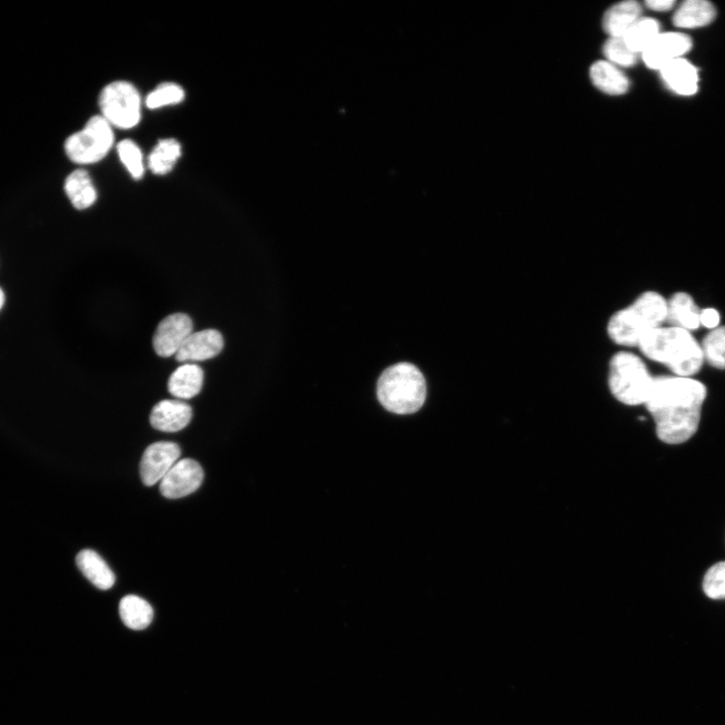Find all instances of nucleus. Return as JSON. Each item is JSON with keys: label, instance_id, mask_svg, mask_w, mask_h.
Returning a JSON list of instances; mask_svg holds the SVG:
<instances>
[{"label": "nucleus", "instance_id": "obj_1", "mask_svg": "<svg viewBox=\"0 0 725 725\" xmlns=\"http://www.w3.org/2000/svg\"><path fill=\"white\" fill-rule=\"evenodd\" d=\"M705 398L706 388L697 380L656 377L645 406L655 421L658 439L669 445L689 441L698 429Z\"/></svg>", "mask_w": 725, "mask_h": 725}, {"label": "nucleus", "instance_id": "obj_2", "mask_svg": "<svg viewBox=\"0 0 725 725\" xmlns=\"http://www.w3.org/2000/svg\"><path fill=\"white\" fill-rule=\"evenodd\" d=\"M638 348L646 358L667 366L679 377L691 378L704 362L702 348L691 333L673 326L652 331Z\"/></svg>", "mask_w": 725, "mask_h": 725}, {"label": "nucleus", "instance_id": "obj_3", "mask_svg": "<svg viewBox=\"0 0 725 725\" xmlns=\"http://www.w3.org/2000/svg\"><path fill=\"white\" fill-rule=\"evenodd\" d=\"M668 320V302L656 292H646L608 322L610 340L623 347H638L652 331Z\"/></svg>", "mask_w": 725, "mask_h": 725}, {"label": "nucleus", "instance_id": "obj_4", "mask_svg": "<svg viewBox=\"0 0 725 725\" xmlns=\"http://www.w3.org/2000/svg\"><path fill=\"white\" fill-rule=\"evenodd\" d=\"M377 394L388 411L411 414L425 402L426 382L414 365L399 363L383 372L378 381Z\"/></svg>", "mask_w": 725, "mask_h": 725}, {"label": "nucleus", "instance_id": "obj_5", "mask_svg": "<svg viewBox=\"0 0 725 725\" xmlns=\"http://www.w3.org/2000/svg\"><path fill=\"white\" fill-rule=\"evenodd\" d=\"M653 377L645 362L628 351L616 353L609 364L608 385L616 400L628 406L645 405Z\"/></svg>", "mask_w": 725, "mask_h": 725}, {"label": "nucleus", "instance_id": "obj_6", "mask_svg": "<svg viewBox=\"0 0 725 725\" xmlns=\"http://www.w3.org/2000/svg\"><path fill=\"white\" fill-rule=\"evenodd\" d=\"M114 142L111 125L102 117H92L85 127L65 142L68 158L79 165L95 164L110 152Z\"/></svg>", "mask_w": 725, "mask_h": 725}, {"label": "nucleus", "instance_id": "obj_7", "mask_svg": "<svg viewBox=\"0 0 725 725\" xmlns=\"http://www.w3.org/2000/svg\"><path fill=\"white\" fill-rule=\"evenodd\" d=\"M103 118L111 125L130 129L140 121V95L128 82L117 81L106 86L99 99Z\"/></svg>", "mask_w": 725, "mask_h": 725}, {"label": "nucleus", "instance_id": "obj_8", "mask_svg": "<svg viewBox=\"0 0 725 725\" xmlns=\"http://www.w3.org/2000/svg\"><path fill=\"white\" fill-rule=\"evenodd\" d=\"M181 449L177 444L160 442L145 450L140 462V477L145 486L161 482L179 462Z\"/></svg>", "mask_w": 725, "mask_h": 725}, {"label": "nucleus", "instance_id": "obj_9", "mask_svg": "<svg viewBox=\"0 0 725 725\" xmlns=\"http://www.w3.org/2000/svg\"><path fill=\"white\" fill-rule=\"evenodd\" d=\"M204 480L200 464L192 459L179 461L160 482V490L168 499H181L196 492Z\"/></svg>", "mask_w": 725, "mask_h": 725}, {"label": "nucleus", "instance_id": "obj_10", "mask_svg": "<svg viewBox=\"0 0 725 725\" xmlns=\"http://www.w3.org/2000/svg\"><path fill=\"white\" fill-rule=\"evenodd\" d=\"M194 332L192 319L185 314H173L164 319L154 336V348L160 357L176 356Z\"/></svg>", "mask_w": 725, "mask_h": 725}, {"label": "nucleus", "instance_id": "obj_11", "mask_svg": "<svg viewBox=\"0 0 725 725\" xmlns=\"http://www.w3.org/2000/svg\"><path fill=\"white\" fill-rule=\"evenodd\" d=\"M691 48L692 41L688 36L679 33H661L642 57L648 68L660 71L673 61L681 59Z\"/></svg>", "mask_w": 725, "mask_h": 725}, {"label": "nucleus", "instance_id": "obj_12", "mask_svg": "<svg viewBox=\"0 0 725 725\" xmlns=\"http://www.w3.org/2000/svg\"><path fill=\"white\" fill-rule=\"evenodd\" d=\"M224 348V339L217 330L192 333L186 340L176 359L182 363L202 362L217 357Z\"/></svg>", "mask_w": 725, "mask_h": 725}, {"label": "nucleus", "instance_id": "obj_13", "mask_svg": "<svg viewBox=\"0 0 725 725\" xmlns=\"http://www.w3.org/2000/svg\"><path fill=\"white\" fill-rule=\"evenodd\" d=\"M193 417V409L180 400L159 402L151 414L152 425L164 432H178L188 426Z\"/></svg>", "mask_w": 725, "mask_h": 725}, {"label": "nucleus", "instance_id": "obj_14", "mask_svg": "<svg viewBox=\"0 0 725 725\" xmlns=\"http://www.w3.org/2000/svg\"><path fill=\"white\" fill-rule=\"evenodd\" d=\"M660 72L665 84L676 94L691 96L697 92L698 72L688 61L678 59L665 66Z\"/></svg>", "mask_w": 725, "mask_h": 725}, {"label": "nucleus", "instance_id": "obj_15", "mask_svg": "<svg viewBox=\"0 0 725 725\" xmlns=\"http://www.w3.org/2000/svg\"><path fill=\"white\" fill-rule=\"evenodd\" d=\"M76 562L81 572L97 589L107 591L114 586L115 575L97 552L83 550L78 554Z\"/></svg>", "mask_w": 725, "mask_h": 725}, {"label": "nucleus", "instance_id": "obj_16", "mask_svg": "<svg viewBox=\"0 0 725 725\" xmlns=\"http://www.w3.org/2000/svg\"><path fill=\"white\" fill-rule=\"evenodd\" d=\"M203 383V369L196 364H185L171 375L169 391L176 398L191 399L201 392Z\"/></svg>", "mask_w": 725, "mask_h": 725}, {"label": "nucleus", "instance_id": "obj_17", "mask_svg": "<svg viewBox=\"0 0 725 725\" xmlns=\"http://www.w3.org/2000/svg\"><path fill=\"white\" fill-rule=\"evenodd\" d=\"M642 8L636 2H624L611 8L604 18V29L611 38H624L640 20Z\"/></svg>", "mask_w": 725, "mask_h": 725}, {"label": "nucleus", "instance_id": "obj_18", "mask_svg": "<svg viewBox=\"0 0 725 725\" xmlns=\"http://www.w3.org/2000/svg\"><path fill=\"white\" fill-rule=\"evenodd\" d=\"M714 7L705 0H688L677 10L673 23L680 29H698L708 26L715 19Z\"/></svg>", "mask_w": 725, "mask_h": 725}, {"label": "nucleus", "instance_id": "obj_19", "mask_svg": "<svg viewBox=\"0 0 725 725\" xmlns=\"http://www.w3.org/2000/svg\"><path fill=\"white\" fill-rule=\"evenodd\" d=\"M590 74L594 85L606 94L619 96L627 93L630 88L626 75L610 62L595 63Z\"/></svg>", "mask_w": 725, "mask_h": 725}, {"label": "nucleus", "instance_id": "obj_20", "mask_svg": "<svg viewBox=\"0 0 725 725\" xmlns=\"http://www.w3.org/2000/svg\"><path fill=\"white\" fill-rule=\"evenodd\" d=\"M700 313L689 295L678 293L668 302L667 321H670L673 327L691 332L701 326Z\"/></svg>", "mask_w": 725, "mask_h": 725}, {"label": "nucleus", "instance_id": "obj_21", "mask_svg": "<svg viewBox=\"0 0 725 725\" xmlns=\"http://www.w3.org/2000/svg\"><path fill=\"white\" fill-rule=\"evenodd\" d=\"M119 615L123 624L134 631L147 629L154 620L152 606L137 596H126L121 600Z\"/></svg>", "mask_w": 725, "mask_h": 725}, {"label": "nucleus", "instance_id": "obj_22", "mask_svg": "<svg viewBox=\"0 0 725 725\" xmlns=\"http://www.w3.org/2000/svg\"><path fill=\"white\" fill-rule=\"evenodd\" d=\"M65 192L78 210L90 208L97 200V191L89 174L84 170H77L68 176L65 182Z\"/></svg>", "mask_w": 725, "mask_h": 725}, {"label": "nucleus", "instance_id": "obj_23", "mask_svg": "<svg viewBox=\"0 0 725 725\" xmlns=\"http://www.w3.org/2000/svg\"><path fill=\"white\" fill-rule=\"evenodd\" d=\"M182 156L181 144L173 138L161 140L149 158L151 171L164 176L169 174Z\"/></svg>", "mask_w": 725, "mask_h": 725}, {"label": "nucleus", "instance_id": "obj_24", "mask_svg": "<svg viewBox=\"0 0 725 725\" xmlns=\"http://www.w3.org/2000/svg\"><path fill=\"white\" fill-rule=\"evenodd\" d=\"M660 24L652 19H640L624 36L629 49L643 54L660 35Z\"/></svg>", "mask_w": 725, "mask_h": 725}, {"label": "nucleus", "instance_id": "obj_25", "mask_svg": "<svg viewBox=\"0 0 725 725\" xmlns=\"http://www.w3.org/2000/svg\"><path fill=\"white\" fill-rule=\"evenodd\" d=\"M702 352L713 368L725 369V327L712 330L702 342Z\"/></svg>", "mask_w": 725, "mask_h": 725}, {"label": "nucleus", "instance_id": "obj_26", "mask_svg": "<svg viewBox=\"0 0 725 725\" xmlns=\"http://www.w3.org/2000/svg\"><path fill=\"white\" fill-rule=\"evenodd\" d=\"M185 99L184 89L175 83L161 84L147 98V106L150 109H159L169 105L183 102Z\"/></svg>", "mask_w": 725, "mask_h": 725}, {"label": "nucleus", "instance_id": "obj_27", "mask_svg": "<svg viewBox=\"0 0 725 725\" xmlns=\"http://www.w3.org/2000/svg\"><path fill=\"white\" fill-rule=\"evenodd\" d=\"M118 156L130 175L139 180L144 173L143 158L138 145L131 140H123L117 147Z\"/></svg>", "mask_w": 725, "mask_h": 725}, {"label": "nucleus", "instance_id": "obj_28", "mask_svg": "<svg viewBox=\"0 0 725 725\" xmlns=\"http://www.w3.org/2000/svg\"><path fill=\"white\" fill-rule=\"evenodd\" d=\"M702 588L709 599H725V561L718 562L708 569L703 578Z\"/></svg>", "mask_w": 725, "mask_h": 725}, {"label": "nucleus", "instance_id": "obj_29", "mask_svg": "<svg viewBox=\"0 0 725 725\" xmlns=\"http://www.w3.org/2000/svg\"><path fill=\"white\" fill-rule=\"evenodd\" d=\"M604 53L611 64L621 67H632L638 58V55L629 49L624 38H611L604 47Z\"/></svg>", "mask_w": 725, "mask_h": 725}, {"label": "nucleus", "instance_id": "obj_30", "mask_svg": "<svg viewBox=\"0 0 725 725\" xmlns=\"http://www.w3.org/2000/svg\"><path fill=\"white\" fill-rule=\"evenodd\" d=\"M720 323V315L714 309H705L700 313V325L706 329L714 330L718 328Z\"/></svg>", "mask_w": 725, "mask_h": 725}, {"label": "nucleus", "instance_id": "obj_31", "mask_svg": "<svg viewBox=\"0 0 725 725\" xmlns=\"http://www.w3.org/2000/svg\"><path fill=\"white\" fill-rule=\"evenodd\" d=\"M676 5L674 0H649L646 6L655 12H668Z\"/></svg>", "mask_w": 725, "mask_h": 725}, {"label": "nucleus", "instance_id": "obj_32", "mask_svg": "<svg viewBox=\"0 0 725 725\" xmlns=\"http://www.w3.org/2000/svg\"><path fill=\"white\" fill-rule=\"evenodd\" d=\"M5 299L6 298H5V294L3 292V289L0 288V310H2L3 307H4V305H5Z\"/></svg>", "mask_w": 725, "mask_h": 725}]
</instances>
